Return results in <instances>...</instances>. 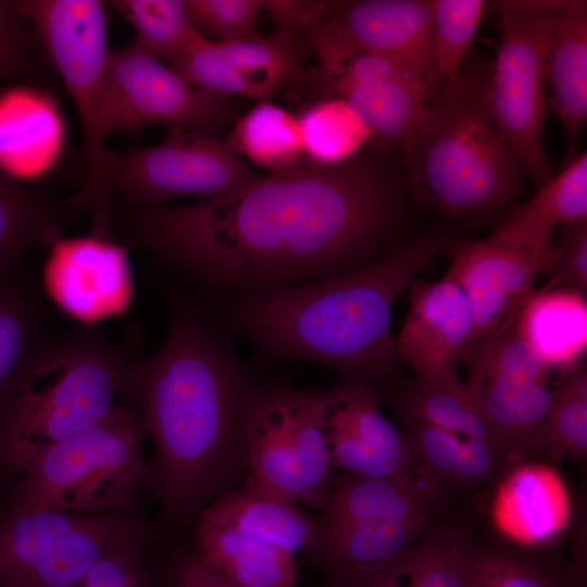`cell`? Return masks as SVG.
Segmentation results:
<instances>
[{"instance_id":"40","label":"cell","mask_w":587,"mask_h":587,"mask_svg":"<svg viewBox=\"0 0 587 587\" xmlns=\"http://www.w3.org/2000/svg\"><path fill=\"white\" fill-rule=\"evenodd\" d=\"M40 320L35 291L0 276V404L39 339Z\"/></svg>"},{"instance_id":"6","label":"cell","mask_w":587,"mask_h":587,"mask_svg":"<svg viewBox=\"0 0 587 587\" xmlns=\"http://www.w3.org/2000/svg\"><path fill=\"white\" fill-rule=\"evenodd\" d=\"M445 499L419 475L378 479L330 476L317 533L302 552L323 587L360 582L404 554L444 512Z\"/></svg>"},{"instance_id":"8","label":"cell","mask_w":587,"mask_h":587,"mask_svg":"<svg viewBox=\"0 0 587 587\" xmlns=\"http://www.w3.org/2000/svg\"><path fill=\"white\" fill-rule=\"evenodd\" d=\"M563 0L497 2L500 41L489 68L490 120L523 174L536 188L553 177L545 148L547 63Z\"/></svg>"},{"instance_id":"14","label":"cell","mask_w":587,"mask_h":587,"mask_svg":"<svg viewBox=\"0 0 587 587\" xmlns=\"http://www.w3.org/2000/svg\"><path fill=\"white\" fill-rule=\"evenodd\" d=\"M517 313L472 366L465 385L498 444L521 462L537 453L553 389L549 367L517 330Z\"/></svg>"},{"instance_id":"22","label":"cell","mask_w":587,"mask_h":587,"mask_svg":"<svg viewBox=\"0 0 587 587\" xmlns=\"http://www.w3.org/2000/svg\"><path fill=\"white\" fill-rule=\"evenodd\" d=\"M66 126L55 99L34 87L0 98V167L13 178L48 174L64 150Z\"/></svg>"},{"instance_id":"27","label":"cell","mask_w":587,"mask_h":587,"mask_svg":"<svg viewBox=\"0 0 587 587\" xmlns=\"http://www.w3.org/2000/svg\"><path fill=\"white\" fill-rule=\"evenodd\" d=\"M474 542L461 524L439 521L400 558L346 587H467Z\"/></svg>"},{"instance_id":"28","label":"cell","mask_w":587,"mask_h":587,"mask_svg":"<svg viewBox=\"0 0 587 587\" xmlns=\"http://www.w3.org/2000/svg\"><path fill=\"white\" fill-rule=\"evenodd\" d=\"M516 326L549 370L564 374L586 353V296L571 289L533 290L517 313Z\"/></svg>"},{"instance_id":"12","label":"cell","mask_w":587,"mask_h":587,"mask_svg":"<svg viewBox=\"0 0 587 587\" xmlns=\"http://www.w3.org/2000/svg\"><path fill=\"white\" fill-rule=\"evenodd\" d=\"M226 140L170 127L152 147L123 153L108 150L105 180L122 205L162 204L179 196L210 198L234 192L261 178Z\"/></svg>"},{"instance_id":"37","label":"cell","mask_w":587,"mask_h":587,"mask_svg":"<svg viewBox=\"0 0 587 587\" xmlns=\"http://www.w3.org/2000/svg\"><path fill=\"white\" fill-rule=\"evenodd\" d=\"M537 453L584 461L587 455V369L585 360L562 374L537 439Z\"/></svg>"},{"instance_id":"30","label":"cell","mask_w":587,"mask_h":587,"mask_svg":"<svg viewBox=\"0 0 587 587\" xmlns=\"http://www.w3.org/2000/svg\"><path fill=\"white\" fill-rule=\"evenodd\" d=\"M438 80L405 75L355 87L344 98L362 117L380 147L409 150Z\"/></svg>"},{"instance_id":"44","label":"cell","mask_w":587,"mask_h":587,"mask_svg":"<svg viewBox=\"0 0 587 587\" xmlns=\"http://www.w3.org/2000/svg\"><path fill=\"white\" fill-rule=\"evenodd\" d=\"M72 587H146V583L136 551H123L102 558Z\"/></svg>"},{"instance_id":"42","label":"cell","mask_w":587,"mask_h":587,"mask_svg":"<svg viewBox=\"0 0 587 587\" xmlns=\"http://www.w3.org/2000/svg\"><path fill=\"white\" fill-rule=\"evenodd\" d=\"M192 28L203 38L220 42L252 40L257 30L261 0H184Z\"/></svg>"},{"instance_id":"24","label":"cell","mask_w":587,"mask_h":587,"mask_svg":"<svg viewBox=\"0 0 587 587\" xmlns=\"http://www.w3.org/2000/svg\"><path fill=\"white\" fill-rule=\"evenodd\" d=\"M196 519L268 542L294 555L315 539L317 517L249 477L203 508Z\"/></svg>"},{"instance_id":"38","label":"cell","mask_w":587,"mask_h":587,"mask_svg":"<svg viewBox=\"0 0 587 587\" xmlns=\"http://www.w3.org/2000/svg\"><path fill=\"white\" fill-rule=\"evenodd\" d=\"M111 4L137 30L134 43L158 59L173 62L198 42L184 0H115Z\"/></svg>"},{"instance_id":"21","label":"cell","mask_w":587,"mask_h":587,"mask_svg":"<svg viewBox=\"0 0 587 587\" xmlns=\"http://www.w3.org/2000/svg\"><path fill=\"white\" fill-rule=\"evenodd\" d=\"M322 20L360 49L400 61L437 79L432 0L327 1Z\"/></svg>"},{"instance_id":"3","label":"cell","mask_w":587,"mask_h":587,"mask_svg":"<svg viewBox=\"0 0 587 587\" xmlns=\"http://www.w3.org/2000/svg\"><path fill=\"white\" fill-rule=\"evenodd\" d=\"M446 238L430 235L379 262L339 277L216 300L229 332L262 362L301 360L337 372L344 382L376 385L395 374L391 315L399 295L426 270Z\"/></svg>"},{"instance_id":"7","label":"cell","mask_w":587,"mask_h":587,"mask_svg":"<svg viewBox=\"0 0 587 587\" xmlns=\"http://www.w3.org/2000/svg\"><path fill=\"white\" fill-rule=\"evenodd\" d=\"M138 411L116 405L95 425L52 446L23 471L14 507L76 513L120 508L150 480Z\"/></svg>"},{"instance_id":"34","label":"cell","mask_w":587,"mask_h":587,"mask_svg":"<svg viewBox=\"0 0 587 587\" xmlns=\"http://www.w3.org/2000/svg\"><path fill=\"white\" fill-rule=\"evenodd\" d=\"M226 140L242 159L271 174L290 170L307 159L298 117L270 100L258 102L240 116Z\"/></svg>"},{"instance_id":"15","label":"cell","mask_w":587,"mask_h":587,"mask_svg":"<svg viewBox=\"0 0 587 587\" xmlns=\"http://www.w3.org/2000/svg\"><path fill=\"white\" fill-rule=\"evenodd\" d=\"M448 275L462 289L473 315V335L462 359L473 366L546 273L553 249H535L490 235L447 248Z\"/></svg>"},{"instance_id":"46","label":"cell","mask_w":587,"mask_h":587,"mask_svg":"<svg viewBox=\"0 0 587 587\" xmlns=\"http://www.w3.org/2000/svg\"><path fill=\"white\" fill-rule=\"evenodd\" d=\"M172 587H236L208 569L193 553L183 558L173 577Z\"/></svg>"},{"instance_id":"33","label":"cell","mask_w":587,"mask_h":587,"mask_svg":"<svg viewBox=\"0 0 587 587\" xmlns=\"http://www.w3.org/2000/svg\"><path fill=\"white\" fill-rule=\"evenodd\" d=\"M467 587H586V575L549 548L475 540Z\"/></svg>"},{"instance_id":"16","label":"cell","mask_w":587,"mask_h":587,"mask_svg":"<svg viewBox=\"0 0 587 587\" xmlns=\"http://www.w3.org/2000/svg\"><path fill=\"white\" fill-rule=\"evenodd\" d=\"M317 405L333 467L378 479L417 475L408 439L380 411L374 386L336 383L317 390Z\"/></svg>"},{"instance_id":"19","label":"cell","mask_w":587,"mask_h":587,"mask_svg":"<svg viewBox=\"0 0 587 587\" xmlns=\"http://www.w3.org/2000/svg\"><path fill=\"white\" fill-rule=\"evenodd\" d=\"M407 317L396 351L415 379L438 385L461 383L458 363L473 335V315L459 285L448 275L435 282L414 279L408 287Z\"/></svg>"},{"instance_id":"9","label":"cell","mask_w":587,"mask_h":587,"mask_svg":"<svg viewBox=\"0 0 587 587\" xmlns=\"http://www.w3.org/2000/svg\"><path fill=\"white\" fill-rule=\"evenodd\" d=\"M35 27L45 51L74 101L84 132L88 179L68 202L90 210L92 230L110 226L112 198L105 180L102 128L103 78L110 54L104 2L99 0H13Z\"/></svg>"},{"instance_id":"10","label":"cell","mask_w":587,"mask_h":587,"mask_svg":"<svg viewBox=\"0 0 587 587\" xmlns=\"http://www.w3.org/2000/svg\"><path fill=\"white\" fill-rule=\"evenodd\" d=\"M248 475L261 488L321 511L332 476L317 390L260 382L246 421Z\"/></svg>"},{"instance_id":"26","label":"cell","mask_w":587,"mask_h":587,"mask_svg":"<svg viewBox=\"0 0 587 587\" xmlns=\"http://www.w3.org/2000/svg\"><path fill=\"white\" fill-rule=\"evenodd\" d=\"M192 552L208 569L236 587H295L294 554L239 532L196 519Z\"/></svg>"},{"instance_id":"39","label":"cell","mask_w":587,"mask_h":587,"mask_svg":"<svg viewBox=\"0 0 587 587\" xmlns=\"http://www.w3.org/2000/svg\"><path fill=\"white\" fill-rule=\"evenodd\" d=\"M433 63L444 91L458 87L467 52L475 40L487 2L432 0Z\"/></svg>"},{"instance_id":"41","label":"cell","mask_w":587,"mask_h":587,"mask_svg":"<svg viewBox=\"0 0 587 587\" xmlns=\"http://www.w3.org/2000/svg\"><path fill=\"white\" fill-rule=\"evenodd\" d=\"M38 34L13 0H0V82L30 78L46 82L52 74Z\"/></svg>"},{"instance_id":"25","label":"cell","mask_w":587,"mask_h":587,"mask_svg":"<svg viewBox=\"0 0 587 587\" xmlns=\"http://www.w3.org/2000/svg\"><path fill=\"white\" fill-rule=\"evenodd\" d=\"M547 101L560 118L566 141L563 165L575 159L587 120V2L563 0L547 63Z\"/></svg>"},{"instance_id":"43","label":"cell","mask_w":587,"mask_h":587,"mask_svg":"<svg viewBox=\"0 0 587 587\" xmlns=\"http://www.w3.org/2000/svg\"><path fill=\"white\" fill-rule=\"evenodd\" d=\"M546 273L549 279L541 291L571 289L587 292V222L560 226V241Z\"/></svg>"},{"instance_id":"17","label":"cell","mask_w":587,"mask_h":587,"mask_svg":"<svg viewBox=\"0 0 587 587\" xmlns=\"http://www.w3.org/2000/svg\"><path fill=\"white\" fill-rule=\"evenodd\" d=\"M302 39L288 30L235 42L203 38L171 62V68L193 86L266 101L283 87L301 80L307 48Z\"/></svg>"},{"instance_id":"18","label":"cell","mask_w":587,"mask_h":587,"mask_svg":"<svg viewBox=\"0 0 587 587\" xmlns=\"http://www.w3.org/2000/svg\"><path fill=\"white\" fill-rule=\"evenodd\" d=\"M43 282L51 299L85 323L123 313L134 296L127 247L93 234L58 239Z\"/></svg>"},{"instance_id":"2","label":"cell","mask_w":587,"mask_h":587,"mask_svg":"<svg viewBox=\"0 0 587 587\" xmlns=\"http://www.w3.org/2000/svg\"><path fill=\"white\" fill-rule=\"evenodd\" d=\"M168 303L166 337L136 359L128 392L152 439L150 482L163 520L182 523L248 472L245 421L261 380L211 307L172 292Z\"/></svg>"},{"instance_id":"20","label":"cell","mask_w":587,"mask_h":587,"mask_svg":"<svg viewBox=\"0 0 587 587\" xmlns=\"http://www.w3.org/2000/svg\"><path fill=\"white\" fill-rule=\"evenodd\" d=\"M490 515L503 542L548 549L572 520L570 491L554 466L521 461L497 479Z\"/></svg>"},{"instance_id":"36","label":"cell","mask_w":587,"mask_h":587,"mask_svg":"<svg viewBox=\"0 0 587 587\" xmlns=\"http://www.w3.org/2000/svg\"><path fill=\"white\" fill-rule=\"evenodd\" d=\"M305 158L323 165L347 162L372 140L359 113L341 97H325L298 117Z\"/></svg>"},{"instance_id":"32","label":"cell","mask_w":587,"mask_h":587,"mask_svg":"<svg viewBox=\"0 0 587 587\" xmlns=\"http://www.w3.org/2000/svg\"><path fill=\"white\" fill-rule=\"evenodd\" d=\"M302 35L319 60L312 82L325 97H341L355 87L405 75L434 78L400 61L360 49L323 22L322 16Z\"/></svg>"},{"instance_id":"23","label":"cell","mask_w":587,"mask_h":587,"mask_svg":"<svg viewBox=\"0 0 587 587\" xmlns=\"http://www.w3.org/2000/svg\"><path fill=\"white\" fill-rule=\"evenodd\" d=\"M417 474L446 499L497 479L513 464L511 454L486 440L462 437L433 426L404 422Z\"/></svg>"},{"instance_id":"5","label":"cell","mask_w":587,"mask_h":587,"mask_svg":"<svg viewBox=\"0 0 587 587\" xmlns=\"http://www.w3.org/2000/svg\"><path fill=\"white\" fill-rule=\"evenodd\" d=\"M488 75L463 67L455 89L430 95L405 153L416 195L446 215H489L521 186L523 173L488 113Z\"/></svg>"},{"instance_id":"4","label":"cell","mask_w":587,"mask_h":587,"mask_svg":"<svg viewBox=\"0 0 587 587\" xmlns=\"http://www.w3.org/2000/svg\"><path fill=\"white\" fill-rule=\"evenodd\" d=\"M135 339L79 328L39 338L0 404V451L22 472L52 446L95 425L128 392Z\"/></svg>"},{"instance_id":"45","label":"cell","mask_w":587,"mask_h":587,"mask_svg":"<svg viewBox=\"0 0 587 587\" xmlns=\"http://www.w3.org/2000/svg\"><path fill=\"white\" fill-rule=\"evenodd\" d=\"M327 1H263V10L267 12L277 30L294 32L302 36L304 29L319 17Z\"/></svg>"},{"instance_id":"31","label":"cell","mask_w":587,"mask_h":587,"mask_svg":"<svg viewBox=\"0 0 587 587\" xmlns=\"http://www.w3.org/2000/svg\"><path fill=\"white\" fill-rule=\"evenodd\" d=\"M74 208L20 185L0 167V276L32 247L61 238Z\"/></svg>"},{"instance_id":"13","label":"cell","mask_w":587,"mask_h":587,"mask_svg":"<svg viewBox=\"0 0 587 587\" xmlns=\"http://www.w3.org/2000/svg\"><path fill=\"white\" fill-rule=\"evenodd\" d=\"M235 114L229 96L187 83L134 42L110 51L102 96L105 136L138 135L149 126L165 125L218 138Z\"/></svg>"},{"instance_id":"1","label":"cell","mask_w":587,"mask_h":587,"mask_svg":"<svg viewBox=\"0 0 587 587\" xmlns=\"http://www.w3.org/2000/svg\"><path fill=\"white\" fill-rule=\"evenodd\" d=\"M398 214L395 184L371 162L305 159L195 204H117L111 230L216 301L369 267L392 252Z\"/></svg>"},{"instance_id":"29","label":"cell","mask_w":587,"mask_h":587,"mask_svg":"<svg viewBox=\"0 0 587 587\" xmlns=\"http://www.w3.org/2000/svg\"><path fill=\"white\" fill-rule=\"evenodd\" d=\"M587 222V153L564 164L526 202L516 205L492 234L498 239L546 250L557 226Z\"/></svg>"},{"instance_id":"11","label":"cell","mask_w":587,"mask_h":587,"mask_svg":"<svg viewBox=\"0 0 587 587\" xmlns=\"http://www.w3.org/2000/svg\"><path fill=\"white\" fill-rule=\"evenodd\" d=\"M138 539L107 513L13 507L0 523V587H72L102 558L136 551Z\"/></svg>"},{"instance_id":"35","label":"cell","mask_w":587,"mask_h":587,"mask_svg":"<svg viewBox=\"0 0 587 587\" xmlns=\"http://www.w3.org/2000/svg\"><path fill=\"white\" fill-rule=\"evenodd\" d=\"M395 404L404 422L420 423L462 437L486 440L502 448L462 382L438 385L414 379L395 396Z\"/></svg>"}]
</instances>
